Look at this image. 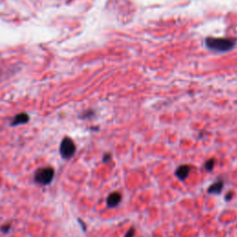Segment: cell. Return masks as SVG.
<instances>
[{
	"mask_svg": "<svg viewBox=\"0 0 237 237\" xmlns=\"http://www.w3.org/2000/svg\"><path fill=\"white\" fill-rule=\"evenodd\" d=\"M134 234H135V230H134V227H132L131 229L128 230V232H126V234H125L124 237H134Z\"/></svg>",
	"mask_w": 237,
	"mask_h": 237,
	"instance_id": "obj_11",
	"label": "cell"
},
{
	"mask_svg": "<svg viewBox=\"0 0 237 237\" xmlns=\"http://www.w3.org/2000/svg\"><path fill=\"white\" fill-rule=\"evenodd\" d=\"M10 228H11V223L10 222H7L5 224H3L1 227H0V231L4 233H8L9 231H10Z\"/></svg>",
	"mask_w": 237,
	"mask_h": 237,
	"instance_id": "obj_9",
	"label": "cell"
},
{
	"mask_svg": "<svg viewBox=\"0 0 237 237\" xmlns=\"http://www.w3.org/2000/svg\"><path fill=\"white\" fill-rule=\"evenodd\" d=\"M232 197H233V193H232V191H229L226 195H225L224 199H225V201L229 202V201H231V200L232 199Z\"/></svg>",
	"mask_w": 237,
	"mask_h": 237,
	"instance_id": "obj_12",
	"label": "cell"
},
{
	"mask_svg": "<svg viewBox=\"0 0 237 237\" xmlns=\"http://www.w3.org/2000/svg\"><path fill=\"white\" fill-rule=\"evenodd\" d=\"M122 195L118 192H112L106 197V206L110 208H116L122 202Z\"/></svg>",
	"mask_w": 237,
	"mask_h": 237,
	"instance_id": "obj_4",
	"label": "cell"
},
{
	"mask_svg": "<svg viewBox=\"0 0 237 237\" xmlns=\"http://www.w3.org/2000/svg\"><path fill=\"white\" fill-rule=\"evenodd\" d=\"M215 166V159H209L205 162L204 168L207 171H212L213 169H214Z\"/></svg>",
	"mask_w": 237,
	"mask_h": 237,
	"instance_id": "obj_8",
	"label": "cell"
},
{
	"mask_svg": "<svg viewBox=\"0 0 237 237\" xmlns=\"http://www.w3.org/2000/svg\"><path fill=\"white\" fill-rule=\"evenodd\" d=\"M55 177V170L52 167H44L35 171L33 179L40 185H48Z\"/></svg>",
	"mask_w": 237,
	"mask_h": 237,
	"instance_id": "obj_2",
	"label": "cell"
},
{
	"mask_svg": "<svg viewBox=\"0 0 237 237\" xmlns=\"http://www.w3.org/2000/svg\"><path fill=\"white\" fill-rule=\"evenodd\" d=\"M112 159V156H111V154L110 153H106L104 157H103V162L104 163H109Z\"/></svg>",
	"mask_w": 237,
	"mask_h": 237,
	"instance_id": "obj_10",
	"label": "cell"
},
{
	"mask_svg": "<svg viewBox=\"0 0 237 237\" xmlns=\"http://www.w3.org/2000/svg\"><path fill=\"white\" fill-rule=\"evenodd\" d=\"M76 146L74 142L69 137H65L61 141L60 146H59V153H60L61 157L64 159H69L74 156Z\"/></svg>",
	"mask_w": 237,
	"mask_h": 237,
	"instance_id": "obj_3",
	"label": "cell"
},
{
	"mask_svg": "<svg viewBox=\"0 0 237 237\" xmlns=\"http://www.w3.org/2000/svg\"><path fill=\"white\" fill-rule=\"evenodd\" d=\"M190 171H191V167H190V166L187 165V164H184V165L179 166V167L176 169L175 175H176V177L179 180L184 181V180H186V178L188 177Z\"/></svg>",
	"mask_w": 237,
	"mask_h": 237,
	"instance_id": "obj_5",
	"label": "cell"
},
{
	"mask_svg": "<svg viewBox=\"0 0 237 237\" xmlns=\"http://www.w3.org/2000/svg\"><path fill=\"white\" fill-rule=\"evenodd\" d=\"M79 221H80V224H81V225H82V230H84V231L85 232V231H86V226H85V225L84 221H82V220H79Z\"/></svg>",
	"mask_w": 237,
	"mask_h": 237,
	"instance_id": "obj_13",
	"label": "cell"
},
{
	"mask_svg": "<svg viewBox=\"0 0 237 237\" xmlns=\"http://www.w3.org/2000/svg\"><path fill=\"white\" fill-rule=\"evenodd\" d=\"M29 121V116L26 113H20L19 115H17L14 118L12 122H11V125L12 126H16L19 124H22V123H26Z\"/></svg>",
	"mask_w": 237,
	"mask_h": 237,
	"instance_id": "obj_7",
	"label": "cell"
},
{
	"mask_svg": "<svg viewBox=\"0 0 237 237\" xmlns=\"http://www.w3.org/2000/svg\"><path fill=\"white\" fill-rule=\"evenodd\" d=\"M224 187V181L223 180H218L215 183H213L208 188V193L210 195H220Z\"/></svg>",
	"mask_w": 237,
	"mask_h": 237,
	"instance_id": "obj_6",
	"label": "cell"
},
{
	"mask_svg": "<svg viewBox=\"0 0 237 237\" xmlns=\"http://www.w3.org/2000/svg\"><path fill=\"white\" fill-rule=\"evenodd\" d=\"M205 44L208 49L217 52H226L234 46L233 40L225 38H207Z\"/></svg>",
	"mask_w": 237,
	"mask_h": 237,
	"instance_id": "obj_1",
	"label": "cell"
}]
</instances>
